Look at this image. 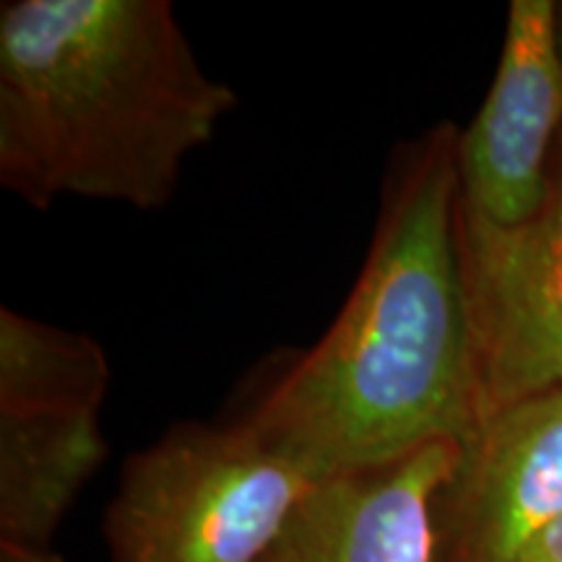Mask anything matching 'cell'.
Segmentation results:
<instances>
[{
    "mask_svg": "<svg viewBox=\"0 0 562 562\" xmlns=\"http://www.w3.org/2000/svg\"><path fill=\"white\" fill-rule=\"evenodd\" d=\"M459 250L480 425L562 389V140L542 209L516 227H492L459 209Z\"/></svg>",
    "mask_w": 562,
    "mask_h": 562,
    "instance_id": "obj_5",
    "label": "cell"
},
{
    "mask_svg": "<svg viewBox=\"0 0 562 562\" xmlns=\"http://www.w3.org/2000/svg\"><path fill=\"white\" fill-rule=\"evenodd\" d=\"M560 30H562V5H560Z\"/></svg>",
    "mask_w": 562,
    "mask_h": 562,
    "instance_id": "obj_11",
    "label": "cell"
},
{
    "mask_svg": "<svg viewBox=\"0 0 562 562\" xmlns=\"http://www.w3.org/2000/svg\"><path fill=\"white\" fill-rule=\"evenodd\" d=\"M237 91L201 66L170 0L0 5V186L159 211Z\"/></svg>",
    "mask_w": 562,
    "mask_h": 562,
    "instance_id": "obj_2",
    "label": "cell"
},
{
    "mask_svg": "<svg viewBox=\"0 0 562 562\" xmlns=\"http://www.w3.org/2000/svg\"><path fill=\"white\" fill-rule=\"evenodd\" d=\"M461 442H430L404 459L326 476L258 562H435V503Z\"/></svg>",
    "mask_w": 562,
    "mask_h": 562,
    "instance_id": "obj_8",
    "label": "cell"
},
{
    "mask_svg": "<svg viewBox=\"0 0 562 562\" xmlns=\"http://www.w3.org/2000/svg\"><path fill=\"white\" fill-rule=\"evenodd\" d=\"M562 516V389L484 417L435 503V562H518Z\"/></svg>",
    "mask_w": 562,
    "mask_h": 562,
    "instance_id": "obj_7",
    "label": "cell"
},
{
    "mask_svg": "<svg viewBox=\"0 0 562 562\" xmlns=\"http://www.w3.org/2000/svg\"><path fill=\"white\" fill-rule=\"evenodd\" d=\"M0 562H63L55 550H30V547L0 544Z\"/></svg>",
    "mask_w": 562,
    "mask_h": 562,
    "instance_id": "obj_10",
    "label": "cell"
},
{
    "mask_svg": "<svg viewBox=\"0 0 562 562\" xmlns=\"http://www.w3.org/2000/svg\"><path fill=\"white\" fill-rule=\"evenodd\" d=\"M560 140V5L513 0L495 79L456 146L461 214L492 227H516L537 214Z\"/></svg>",
    "mask_w": 562,
    "mask_h": 562,
    "instance_id": "obj_6",
    "label": "cell"
},
{
    "mask_svg": "<svg viewBox=\"0 0 562 562\" xmlns=\"http://www.w3.org/2000/svg\"><path fill=\"white\" fill-rule=\"evenodd\" d=\"M108 389L100 341L0 307V544L53 550L110 453Z\"/></svg>",
    "mask_w": 562,
    "mask_h": 562,
    "instance_id": "obj_4",
    "label": "cell"
},
{
    "mask_svg": "<svg viewBox=\"0 0 562 562\" xmlns=\"http://www.w3.org/2000/svg\"><path fill=\"white\" fill-rule=\"evenodd\" d=\"M318 482L245 419L180 422L123 463L110 562H258Z\"/></svg>",
    "mask_w": 562,
    "mask_h": 562,
    "instance_id": "obj_3",
    "label": "cell"
},
{
    "mask_svg": "<svg viewBox=\"0 0 562 562\" xmlns=\"http://www.w3.org/2000/svg\"><path fill=\"white\" fill-rule=\"evenodd\" d=\"M518 562H562V516L526 547Z\"/></svg>",
    "mask_w": 562,
    "mask_h": 562,
    "instance_id": "obj_9",
    "label": "cell"
},
{
    "mask_svg": "<svg viewBox=\"0 0 562 562\" xmlns=\"http://www.w3.org/2000/svg\"><path fill=\"white\" fill-rule=\"evenodd\" d=\"M456 146L451 123L396 146L347 302L240 417L318 480L472 438Z\"/></svg>",
    "mask_w": 562,
    "mask_h": 562,
    "instance_id": "obj_1",
    "label": "cell"
}]
</instances>
